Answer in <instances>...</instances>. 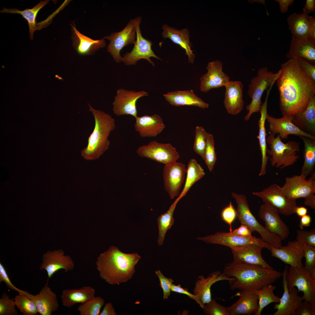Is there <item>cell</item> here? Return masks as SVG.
Here are the masks:
<instances>
[{"label":"cell","instance_id":"cell-23","mask_svg":"<svg viewBox=\"0 0 315 315\" xmlns=\"http://www.w3.org/2000/svg\"><path fill=\"white\" fill-rule=\"evenodd\" d=\"M264 248L259 245L250 244L239 248L231 249L233 257V261L238 263L257 265L273 269L262 257L261 251Z\"/></svg>","mask_w":315,"mask_h":315},{"label":"cell","instance_id":"cell-2","mask_svg":"<svg viewBox=\"0 0 315 315\" xmlns=\"http://www.w3.org/2000/svg\"><path fill=\"white\" fill-rule=\"evenodd\" d=\"M141 258L137 253H125L112 246L97 257L96 269L100 277L107 283L119 285L132 278L135 266Z\"/></svg>","mask_w":315,"mask_h":315},{"label":"cell","instance_id":"cell-13","mask_svg":"<svg viewBox=\"0 0 315 315\" xmlns=\"http://www.w3.org/2000/svg\"><path fill=\"white\" fill-rule=\"evenodd\" d=\"M197 239L207 243L227 246L231 249L239 248L249 244H256L262 246L270 250L272 246L261 238L254 236L250 237H240L233 234L232 232H217L209 236L198 237Z\"/></svg>","mask_w":315,"mask_h":315},{"label":"cell","instance_id":"cell-61","mask_svg":"<svg viewBox=\"0 0 315 315\" xmlns=\"http://www.w3.org/2000/svg\"><path fill=\"white\" fill-rule=\"evenodd\" d=\"M304 204L312 209H315V195L313 194L304 198Z\"/></svg>","mask_w":315,"mask_h":315},{"label":"cell","instance_id":"cell-60","mask_svg":"<svg viewBox=\"0 0 315 315\" xmlns=\"http://www.w3.org/2000/svg\"><path fill=\"white\" fill-rule=\"evenodd\" d=\"M315 9V0H306L304 7L302 8L303 13L308 15L313 12Z\"/></svg>","mask_w":315,"mask_h":315},{"label":"cell","instance_id":"cell-54","mask_svg":"<svg viewBox=\"0 0 315 315\" xmlns=\"http://www.w3.org/2000/svg\"><path fill=\"white\" fill-rule=\"evenodd\" d=\"M4 282L9 288L13 291L19 292L21 290L16 288L11 282L6 270L2 264L0 263V282Z\"/></svg>","mask_w":315,"mask_h":315},{"label":"cell","instance_id":"cell-56","mask_svg":"<svg viewBox=\"0 0 315 315\" xmlns=\"http://www.w3.org/2000/svg\"><path fill=\"white\" fill-rule=\"evenodd\" d=\"M232 232L236 235L245 237H250L253 236L251 232L245 225H241L238 228L232 230Z\"/></svg>","mask_w":315,"mask_h":315},{"label":"cell","instance_id":"cell-17","mask_svg":"<svg viewBox=\"0 0 315 315\" xmlns=\"http://www.w3.org/2000/svg\"><path fill=\"white\" fill-rule=\"evenodd\" d=\"M186 171L185 165L182 162L176 161L165 165L163 173L164 187L171 199L179 195Z\"/></svg>","mask_w":315,"mask_h":315},{"label":"cell","instance_id":"cell-51","mask_svg":"<svg viewBox=\"0 0 315 315\" xmlns=\"http://www.w3.org/2000/svg\"><path fill=\"white\" fill-rule=\"evenodd\" d=\"M155 273L159 279L160 285L163 290V299L166 300L171 295L170 286L173 281L171 278L166 277L159 270L156 271Z\"/></svg>","mask_w":315,"mask_h":315},{"label":"cell","instance_id":"cell-9","mask_svg":"<svg viewBox=\"0 0 315 315\" xmlns=\"http://www.w3.org/2000/svg\"><path fill=\"white\" fill-rule=\"evenodd\" d=\"M134 19L136 39L132 50L130 52L124 55L122 57V61L126 65H134L138 61L144 59L154 66V63L151 60L150 58L153 57L159 60H161V59L156 55L152 50V41L146 39L142 35L140 27L141 18L139 16Z\"/></svg>","mask_w":315,"mask_h":315},{"label":"cell","instance_id":"cell-50","mask_svg":"<svg viewBox=\"0 0 315 315\" xmlns=\"http://www.w3.org/2000/svg\"><path fill=\"white\" fill-rule=\"evenodd\" d=\"M296 240L303 244L315 247V230L310 231L298 230L297 231Z\"/></svg>","mask_w":315,"mask_h":315},{"label":"cell","instance_id":"cell-28","mask_svg":"<svg viewBox=\"0 0 315 315\" xmlns=\"http://www.w3.org/2000/svg\"><path fill=\"white\" fill-rule=\"evenodd\" d=\"M288 59L301 58L315 64V43L309 38L299 39L292 36L290 49L286 55Z\"/></svg>","mask_w":315,"mask_h":315},{"label":"cell","instance_id":"cell-15","mask_svg":"<svg viewBox=\"0 0 315 315\" xmlns=\"http://www.w3.org/2000/svg\"><path fill=\"white\" fill-rule=\"evenodd\" d=\"M148 95L146 92L143 91L136 92L118 89L112 103L113 112L118 116L130 115L135 118L138 116L137 101L140 98Z\"/></svg>","mask_w":315,"mask_h":315},{"label":"cell","instance_id":"cell-34","mask_svg":"<svg viewBox=\"0 0 315 315\" xmlns=\"http://www.w3.org/2000/svg\"><path fill=\"white\" fill-rule=\"evenodd\" d=\"M95 290L90 286L78 289H64L61 295L62 305L70 308L78 303H83L95 297Z\"/></svg>","mask_w":315,"mask_h":315},{"label":"cell","instance_id":"cell-29","mask_svg":"<svg viewBox=\"0 0 315 315\" xmlns=\"http://www.w3.org/2000/svg\"><path fill=\"white\" fill-rule=\"evenodd\" d=\"M239 300L229 307L230 315H254L258 309V299L256 294L250 291L242 290L238 293Z\"/></svg>","mask_w":315,"mask_h":315},{"label":"cell","instance_id":"cell-41","mask_svg":"<svg viewBox=\"0 0 315 315\" xmlns=\"http://www.w3.org/2000/svg\"><path fill=\"white\" fill-rule=\"evenodd\" d=\"M276 288V286L272 284L267 285L253 292L258 296L259 306L258 310L255 315H261L264 308L270 303L279 302L280 298L274 293Z\"/></svg>","mask_w":315,"mask_h":315},{"label":"cell","instance_id":"cell-10","mask_svg":"<svg viewBox=\"0 0 315 315\" xmlns=\"http://www.w3.org/2000/svg\"><path fill=\"white\" fill-rule=\"evenodd\" d=\"M136 152L140 157L148 158L164 165L177 161L180 158L176 148L171 144L160 143L155 140L139 146Z\"/></svg>","mask_w":315,"mask_h":315},{"label":"cell","instance_id":"cell-37","mask_svg":"<svg viewBox=\"0 0 315 315\" xmlns=\"http://www.w3.org/2000/svg\"><path fill=\"white\" fill-rule=\"evenodd\" d=\"M49 0L41 1L32 9H26L23 10H20L17 8H4L0 11L1 13L19 14L27 22L29 25V38L33 39L35 31L38 29L36 27V21L37 14L43 7L46 5Z\"/></svg>","mask_w":315,"mask_h":315},{"label":"cell","instance_id":"cell-18","mask_svg":"<svg viewBox=\"0 0 315 315\" xmlns=\"http://www.w3.org/2000/svg\"><path fill=\"white\" fill-rule=\"evenodd\" d=\"M288 267L286 265L281 273L283 278L284 292L279 302L274 306L276 311L272 315H296L298 309L303 300L302 297L298 295L299 292L293 287L289 291L287 286L286 275Z\"/></svg>","mask_w":315,"mask_h":315},{"label":"cell","instance_id":"cell-52","mask_svg":"<svg viewBox=\"0 0 315 315\" xmlns=\"http://www.w3.org/2000/svg\"><path fill=\"white\" fill-rule=\"evenodd\" d=\"M296 59L303 72L309 78L315 82V65L311 64L303 58H298Z\"/></svg>","mask_w":315,"mask_h":315},{"label":"cell","instance_id":"cell-4","mask_svg":"<svg viewBox=\"0 0 315 315\" xmlns=\"http://www.w3.org/2000/svg\"><path fill=\"white\" fill-rule=\"evenodd\" d=\"M88 105L89 111L94 118L95 125L88 137L87 146L80 152L84 159L92 161L99 158L108 149L110 145L108 138L116 125L114 119L109 114Z\"/></svg>","mask_w":315,"mask_h":315},{"label":"cell","instance_id":"cell-45","mask_svg":"<svg viewBox=\"0 0 315 315\" xmlns=\"http://www.w3.org/2000/svg\"><path fill=\"white\" fill-rule=\"evenodd\" d=\"M207 133L202 126H197L196 127L193 149L195 152L204 160Z\"/></svg>","mask_w":315,"mask_h":315},{"label":"cell","instance_id":"cell-20","mask_svg":"<svg viewBox=\"0 0 315 315\" xmlns=\"http://www.w3.org/2000/svg\"><path fill=\"white\" fill-rule=\"evenodd\" d=\"M223 67L222 63L218 60L208 63L207 73L200 78L201 91L206 93L212 89L225 86L230 78L223 71Z\"/></svg>","mask_w":315,"mask_h":315},{"label":"cell","instance_id":"cell-7","mask_svg":"<svg viewBox=\"0 0 315 315\" xmlns=\"http://www.w3.org/2000/svg\"><path fill=\"white\" fill-rule=\"evenodd\" d=\"M231 195L237 204V218L241 225L247 226L252 232H258L264 241L273 247H281L282 240L277 235L267 231L259 223L250 210L246 196L234 192Z\"/></svg>","mask_w":315,"mask_h":315},{"label":"cell","instance_id":"cell-3","mask_svg":"<svg viewBox=\"0 0 315 315\" xmlns=\"http://www.w3.org/2000/svg\"><path fill=\"white\" fill-rule=\"evenodd\" d=\"M223 272L234 279L229 283L231 290L238 289L253 292L265 285L272 284L281 276V273L274 269L233 261L225 265Z\"/></svg>","mask_w":315,"mask_h":315},{"label":"cell","instance_id":"cell-32","mask_svg":"<svg viewBox=\"0 0 315 315\" xmlns=\"http://www.w3.org/2000/svg\"><path fill=\"white\" fill-rule=\"evenodd\" d=\"M270 91L267 90V94L264 102L262 104L260 111V117L258 121L259 133L257 136L262 156V164L260 176H264L266 173V167L269 157L267 155V148L266 142V133L265 126L266 116L267 113L268 97Z\"/></svg>","mask_w":315,"mask_h":315},{"label":"cell","instance_id":"cell-55","mask_svg":"<svg viewBox=\"0 0 315 315\" xmlns=\"http://www.w3.org/2000/svg\"><path fill=\"white\" fill-rule=\"evenodd\" d=\"M170 288L171 291L183 294L188 296L191 299L194 300L196 302L199 304L200 306L203 309L202 306L198 296L190 292L187 288H182L181 285L179 284L178 285H176L173 284L171 285Z\"/></svg>","mask_w":315,"mask_h":315},{"label":"cell","instance_id":"cell-49","mask_svg":"<svg viewBox=\"0 0 315 315\" xmlns=\"http://www.w3.org/2000/svg\"><path fill=\"white\" fill-rule=\"evenodd\" d=\"M237 211L230 202L229 204L225 207L222 211L221 216L222 219L228 224L230 228V232L232 231V225L237 218Z\"/></svg>","mask_w":315,"mask_h":315},{"label":"cell","instance_id":"cell-11","mask_svg":"<svg viewBox=\"0 0 315 315\" xmlns=\"http://www.w3.org/2000/svg\"><path fill=\"white\" fill-rule=\"evenodd\" d=\"M279 186L271 184L260 192H253V195L260 198L264 203L276 207L280 214L288 216L295 213L296 200L288 199L281 192Z\"/></svg>","mask_w":315,"mask_h":315},{"label":"cell","instance_id":"cell-27","mask_svg":"<svg viewBox=\"0 0 315 315\" xmlns=\"http://www.w3.org/2000/svg\"><path fill=\"white\" fill-rule=\"evenodd\" d=\"M135 119V130L143 138L155 137L165 127L162 118L157 114L137 116Z\"/></svg>","mask_w":315,"mask_h":315},{"label":"cell","instance_id":"cell-5","mask_svg":"<svg viewBox=\"0 0 315 315\" xmlns=\"http://www.w3.org/2000/svg\"><path fill=\"white\" fill-rule=\"evenodd\" d=\"M266 142L270 146L267 153L271 157V164L273 167L281 169L293 165L300 158L298 155L300 151V143L297 141H290L283 142L279 136L276 137L270 134L266 138Z\"/></svg>","mask_w":315,"mask_h":315},{"label":"cell","instance_id":"cell-42","mask_svg":"<svg viewBox=\"0 0 315 315\" xmlns=\"http://www.w3.org/2000/svg\"><path fill=\"white\" fill-rule=\"evenodd\" d=\"M14 300L17 308L24 315H36L38 313L34 302L26 294V291L21 290Z\"/></svg>","mask_w":315,"mask_h":315},{"label":"cell","instance_id":"cell-39","mask_svg":"<svg viewBox=\"0 0 315 315\" xmlns=\"http://www.w3.org/2000/svg\"><path fill=\"white\" fill-rule=\"evenodd\" d=\"M187 176L183 189L176 199L179 201L184 196L192 186L205 174L204 169L195 159L189 161L187 168Z\"/></svg>","mask_w":315,"mask_h":315},{"label":"cell","instance_id":"cell-21","mask_svg":"<svg viewBox=\"0 0 315 315\" xmlns=\"http://www.w3.org/2000/svg\"><path fill=\"white\" fill-rule=\"evenodd\" d=\"M266 120L269 126V132L275 135L279 136L281 139H286L290 135L302 136L315 139V136L307 134L301 130L293 123V117L283 116L276 118L267 114Z\"/></svg>","mask_w":315,"mask_h":315},{"label":"cell","instance_id":"cell-19","mask_svg":"<svg viewBox=\"0 0 315 315\" xmlns=\"http://www.w3.org/2000/svg\"><path fill=\"white\" fill-rule=\"evenodd\" d=\"M74 266V262L71 257L65 255L63 251L60 249L48 251L43 254L39 269L46 271L48 281L59 270H63L65 272H67L72 270Z\"/></svg>","mask_w":315,"mask_h":315},{"label":"cell","instance_id":"cell-31","mask_svg":"<svg viewBox=\"0 0 315 315\" xmlns=\"http://www.w3.org/2000/svg\"><path fill=\"white\" fill-rule=\"evenodd\" d=\"M163 31L162 33L163 38H168L174 43L178 45L185 50L186 54L188 56L189 62L193 63L195 55L191 49V43L189 40V32L187 29L179 30L167 24L162 27Z\"/></svg>","mask_w":315,"mask_h":315},{"label":"cell","instance_id":"cell-1","mask_svg":"<svg viewBox=\"0 0 315 315\" xmlns=\"http://www.w3.org/2000/svg\"><path fill=\"white\" fill-rule=\"evenodd\" d=\"M280 70L276 81L280 108L283 116L293 117L304 110L315 96V82L303 72L296 58L282 64Z\"/></svg>","mask_w":315,"mask_h":315},{"label":"cell","instance_id":"cell-53","mask_svg":"<svg viewBox=\"0 0 315 315\" xmlns=\"http://www.w3.org/2000/svg\"><path fill=\"white\" fill-rule=\"evenodd\" d=\"M315 315V305L306 300L302 302L296 314V315Z\"/></svg>","mask_w":315,"mask_h":315},{"label":"cell","instance_id":"cell-59","mask_svg":"<svg viewBox=\"0 0 315 315\" xmlns=\"http://www.w3.org/2000/svg\"><path fill=\"white\" fill-rule=\"evenodd\" d=\"M275 1L279 3L281 12L285 13L288 11L289 6L294 3V0H276Z\"/></svg>","mask_w":315,"mask_h":315},{"label":"cell","instance_id":"cell-30","mask_svg":"<svg viewBox=\"0 0 315 315\" xmlns=\"http://www.w3.org/2000/svg\"><path fill=\"white\" fill-rule=\"evenodd\" d=\"M171 105L176 106H190L204 109L208 108L209 104L196 95L192 90L176 91L163 94Z\"/></svg>","mask_w":315,"mask_h":315},{"label":"cell","instance_id":"cell-40","mask_svg":"<svg viewBox=\"0 0 315 315\" xmlns=\"http://www.w3.org/2000/svg\"><path fill=\"white\" fill-rule=\"evenodd\" d=\"M179 201L176 199L169 209L158 218L157 222L159 232L157 242L160 246L163 244L167 231L171 228L174 223L173 214L176 205Z\"/></svg>","mask_w":315,"mask_h":315},{"label":"cell","instance_id":"cell-16","mask_svg":"<svg viewBox=\"0 0 315 315\" xmlns=\"http://www.w3.org/2000/svg\"><path fill=\"white\" fill-rule=\"evenodd\" d=\"M279 213L278 209L274 206L264 203L260 206L258 216L265 222L266 230L277 235L282 240L288 237L290 231L288 226L281 218Z\"/></svg>","mask_w":315,"mask_h":315},{"label":"cell","instance_id":"cell-62","mask_svg":"<svg viewBox=\"0 0 315 315\" xmlns=\"http://www.w3.org/2000/svg\"><path fill=\"white\" fill-rule=\"evenodd\" d=\"M311 221V216L309 215L306 214L301 217L299 226L301 230H302L304 227L309 226Z\"/></svg>","mask_w":315,"mask_h":315},{"label":"cell","instance_id":"cell-35","mask_svg":"<svg viewBox=\"0 0 315 315\" xmlns=\"http://www.w3.org/2000/svg\"><path fill=\"white\" fill-rule=\"evenodd\" d=\"M72 29L74 46L80 55H90L106 46L104 38L94 40L80 33L73 25H72Z\"/></svg>","mask_w":315,"mask_h":315},{"label":"cell","instance_id":"cell-26","mask_svg":"<svg viewBox=\"0 0 315 315\" xmlns=\"http://www.w3.org/2000/svg\"><path fill=\"white\" fill-rule=\"evenodd\" d=\"M48 281L37 294H31L26 291V294L34 302L38 312L41 315H51L59 307L56 294L48 286Z\"/></svg>","mask_w":315,"mask_h":315},{"label":"cell","instance_id":"cell-63","mask_svg":"<svg viewBox=\"0 0 315 315\" xmlns=\"http://www.w3.org/2000/svg\"><path fill=\"white\" fill-rule=\"evenodd\" d=\"M307 209L305 207L301 206H296L295 209V213H296L300 217H302L307 214Z\"/></svg>","mask_w":315,"mask_h":315},{"label":"cell","instance_id":"cell-47","mask_svg":"<svg viewBox=\"0 0 315 315\" xmlns=\"http://www.w3.org/2000/svg\"><path fill=\"white\" fill-rule=\"evenodd\" d=\"M14 298H10L9 295L3 293L0 298V315H17L18 312Z\"/></svg>","mask_w":315,"mask_h":315},{"label":"cell","instance_id":"cell-44","mask_svg":"<svg viewBox=\"0 0 315 315\" xmlns=\"http://www.w3.org/2000/svg\"><path fill=\"white\" fill-rule=\"evenodd\" d=\"M216 160L214 136L211 134L207 132L204 160L210 172L212 171Z\"/></svg>","mask_w":315,"mask_h":315},{"label":"cell","instance_id":"cell-25","mask_svg":"<svg viewBox=\"0 0 315 315\" xmlns=\"http://www.w3.org/2000/svg\"><path fill=\"white\" fill-rule=\"evenodd\" d=\"M223 103L228 113L236 115L243 109V85L240 81H230L225 87Z\"/></svg>","mask_w":315,"mask_h":315},{"label":"cell","instance_id":"cell-36","mask_svg":"<svg viewBox=\"0 0 315 315\" xmlns=\"http://www.w3.org/2000/svg\"><path fill=\"white\" fill-rule=\"evenodd\" d=\"M308 15L303 13H294L288 16L287 22L292 36L299 39L309 38Z\"/></svg>","mask_w":315,"mask_h":315},{"label":"cell","instance_id":"cell-46","mask_svg":"<svg viewBox=\"0 0 315 315\" xmlns=\"http://www.w3.org/2000/svg\"><path fill=\"white\" fill-rule=\"evenodd\" d=\"M303 257L305 260V269L315 280V247L303 244Z\"/></svg>","mask_w":315,"mask_h":315},{"label":"cell","instance_id":"cell-14","mask_svg":"<svg viewBox=\"0 0 315 315\" xmlns=\"http://www.w3.org/2000/svg\"><path fill=\"white\" fill-rule=\"evenodd\" d=\"M136 38V32L134 19L130 20L122 31L113 32L104 37L109 41L107 51L116 62L122 61V57L120 55V51L124 47L130 44H134Z\"/></svg>","mask_w":315,"mask_h":315},{"label":"cell","instance_id":"cell-24","mask_svg":"<svg viewBox=\"0 0 315 315\" xmlns=\"http://www.w3.org/2000/svg\"><path fill=\"white\" fill-rule=\"evenodd\" d=\"M234 279L227 276L219 271L214 272L206 278L203 275L198 277L193 290V294L199 298L203 309L204 305L210 302L211 298V287L216 282L222 280H228L229 283Z\"/></svg>","mask_w":315,"mask_h":315},{"label":"cell","instance_id":"cell-12","mask_svg":"<svg viewBox=\"0 0 315 315\" xmlns=\"http://www.w3.org/2000/svg\"><path fill=\"white\" fill-rule=\"evenodd\" d=\"M303 175H295L285 178L280 188L281 192L289 199L296 200L315 193V173L313 172L308 179Z\"/></svg>","mask_w":315,"mask_h":315},{"label":"cell","instance_id":"cell-38","mask_svg":"<svg viewBox=\"0 0 315 315\" xmlns=\"http://www.w3.org/2000/svg\"><path fill=\"white\" fill-rule=\"evenodd\" d=\"M304 144V163L301 174L306 178L314 172L315 165V139L300 136Z\"/></svg>","mask_w":315,"mask_h":315},{"label":"cell","instance_id":"cell-33","mask_svg":"<svg viewBox=\"0 0 315 315\" xmlns=\"http://www.w3.org/2000/svg\"><path fill=\"white\" fill-rule=\"evenodd\" d=\"M293 122L303 132L315 136V96L305 109L293 116Z\"/></svg>","mask_w":315,"mask_h":315},{"label":"cell","instance_id":"cell-6","mask_svg":"<svg viewBox=\"0 0 315 315\" xmlns=\"http://www.w3.org/2000/svg\"><path fill=\"white\" fill-rule=\"evenodd\" d=\"M280 73V69L277 73H274L264 67L259 69L256 75L251 79L247 94L251 101L246 106L248 112L244 117L245 120L248 121L253 113L259 111L262 104L261 98L264 91L273 87Z\"/></svg>","mask_w":315,"mask_h":315},{"label":"cell","instance_id":"cell-58","mask_svg":"<svg viewBox=\"0 0 315 315\" xmlns=\"http://www.w3.org/2000/svg\"><path fill=\"white\" fill-rule=\"evenodd\" d=\"M309 38L310 40L315 43V18L308 15Z\"/></svg>","mask_w":315,"mask_h":315},{"label":"cell","instance_id":"cell-48","mask_svg":"<svg viewBox=\"0 0 315 315\" xmlns=\"http://www.w3.org/2000/svg\"><path fill=\"white\" fill-rule=\"evenodd\" d=\"M203 309L204 312L209 315H230L229 307L222 306L214 299L205 304Z\"/></svg>","mask_w":315,"mask_h":315},{"label":"cell","instance_id":"cell-8","mask_svg":"<svg viewBox=\"0 0 315 315\" xmlns=\"http://www.w3.org/2000/svg\"><path fill=\"white\" fill-rule=\"evenodd\" d=\"M286 280L289 291L296 287L299 292L303 293V300L315 305V280L312 278L303 266L298 268L288 267Z\"/></svg>","mask_w":315,"mask_h":315},{"label":"cell","instance_id":"cell-57","mask_svg":"<svg viewBox=\"0 0 315 315\" xmlns=\"http://www.w3.org/2000/svg\"><path fill=\"white\" fill-rule=\"evenodd\" d=\"M117 314L111 302H108L104 304L99 315H116Z\"/></svg>","mask_w":315,"mask_h":315},{"label":"cell","instance_id":"cell-22","mask_svg":"<svg viewBox=\"0 0 315 315\" xmlns=\"http://www.w3.org/2000/svg\"><path fill=\"white\" fill-rule=\"evenodd\" d=\"M303 244L298 241L289 242L287 246L279 248L272 246L270 250L271 256L276 258L284 263L295 268L303 266Z\"/></svg>","mask_w":315,"mask_h":315},{"label":"cell","instance_id":"cell-43","mask_svg":"<svg viewBox=\"0 0 315 315\" xmlns=\"http://www.w3.org/2000/svg\"><path fill=\"white\" fill-rule=\"evenodd\" d=\"M104 304L105 301L103 298L95 297L81 304L77 310L80 315H99L101 309Z\"/></svg>","mask_w":315,"mask_h":315}]
</instances>
